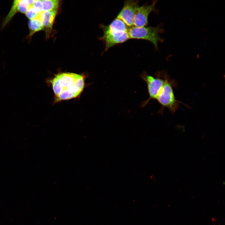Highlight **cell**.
<instances>
[{
  "label": "cell",
  "mask_w": 225,
  "mask_h": 225,
  "mask_svg": "<svg viewBox=\"0 0 225 225\" xmlns=\"http://www.w3.org/2000/svg\"><path fill=\"white\" fill-rule=\"evenodd\" d=\"M84 77L69 72L56 74L50 80L57 101L69 100L79 96L85 86Z\"/></svg>",
  "instance_id": "6da1fadb"
},
{
  "label": "cell",
  "mask_w": 225,
  "mask_h": 225,
  "mask_svg": "<svg viewBox=\"0 0 225 225\" xmlns=\"http://www.w3.org/2000/svg\"><path fill=\"white\" fill-rule=\"evenodd\" d=\"M103 35L101 38L105 45V51L112 47L126 42L130 39L127 25L116 18L107 25H102Z\"/></svg>",
  "instance_id": "7a4b0ae2"
},
{
  "label": "cell",
  "mask_w": 225,
  "mask_h": 225,
  "mask_svg": "<svg viewBox=\"0 0 225 225\" xmlns=\"http://www.w3.org/2000/svg\"><path fill=\"white\" fill-rule=\"evenodd\" d=\"M174 80L171 79L167 73L165 75V82L156 99L161 107L158 113H162L164 108H167L173 114L178 110L182 103L175 97L173 88L176 84Z\"/></svg>",
  "instance_id": "3957f363"
},
{
  "label": "cell",
  "mask_w": 225,
  "mask_h": 225,
  "mask_svg": "<svg viewBox=\"0 0 225 225\" xmlns=\"http://www.w3.org/2000/svg\"><path fill=\"white\" fill-rule=\"evenodd\" d=\"M163 30L160 26L142 27L132 26L128 28L130 39H142L152 42L156 49L158 48V42H163L160 36Z\"/></svg>",
  "instance_id": "277c9868"
},
{
  "label": "cell",
  "mask_w": 225,
  "mask_h": 225,
  "mask_svg": "<svg viewBox=\"0 0 225 225\" xmlns=\"http://www.w3.org/2000/svg\"><path fill=\"white\" fill-rule=\"evenodd\" d=\"M165 73L157 72L152 76L144 72L140 75L142 79L146 83L149 95L148 98L142 102V107L146 106L152 99L156 100L165 82Z\"/></svg>",
  "instance_id": "5b68a950"
},
{
  "label": "cell",
  "mask_w": 225,
  "mask_h": 225,
  "mask_svg": "<svg viewBox=\"0 0 225 225\" xmlns=\"http://www.w3.org/2000/svg\"><path fill=\"white\" fill-rule=\"evenodd\" d=\"M138 0H126L116 18L122 20L128 27L133 25L136 11L139 6Z\"/></svg>",
  "instance_id": "8992f818"
},
{
  "label": "cell",
  "mask_w": 225,
  "mask_h": 225,
  "mask_svg": "<svg viewBox=\"0 0 225 225\" xmlns=\"http://www.w3.org/2000/svg\"><path fill=\"white\" fill-rule=\"evenodd\" d=\"M157 1H154L151 4H144L138 7L134 19V26L142 27L148 25L149 15L151 12L155 11V6Z\"/></svg>",
  "instance_id": "52a82bcc"
},
{
  "label": "cell",
  "mask_w": 225,
  "mask_h": 225,
  "mask_svg": "<svg viewBox=\"0 0 225 225\" xmlns=\"http://www.w3.org/2000/svg\"><path fill=\"white\" fill-rule=\"evenodd\" d=\"M57 10L42 12L40 13L38 18L43 27L47 32L52 28L54 21L57 13Z\"/></svg>",
  "instance_id": "ba28073f"
},
{
  "label": "cell",
  "mask_w": 225,
  "mask_h": 225,
  "mask_svg": "<svg viewBox=\"0 0 225 225\" xmlns=\"http://www.w3.org/2000/svg\"><path fill=\"white\" fill-rule=\"evenodd\" d=\"M29 34L28 38L31 37L35 33L43 29L41 22L38 18L29 20L28 22Z\"/></svg>",
  "instance_id": "9c48e42d"
},
{
  "label": "cell",
  "mask_w": 225,
  "mask_h": 225,
  "mask_svg": "<svg viewBox=\"0 0 225 225\" xmlns=\"http://www.w3.org/2000/svg\"><path fill=\"white\" fill-rule=\"evenodd\" d=\"M18 12H19L18 4V0H16L14 1L10 11L5 18L3 22L2 28H4L8 23L10 22L13 16Z\"/></svg>",
  "instance_id": "30bf717a"
},
{
  "label": "cell",
  "mask_w": 225,
  "mask_h": 225,
  "mask_svg": "<svg viewBox=\"0 0 225 225\" xmlns=\"http://www.w3.org/2000/svg\"><path fill=\"white\" fill-rule=\"evenodd\" d=\"M43 12L57 10L59 5V1L57 0H42Z\"/></svg>",
  "instance_id": "8fae6325"
},
{
  "label": "cell",
  "mask_w": 225,
  "mask_h": 225,
  "mask_svg": "<svg viewBox=\"0 0 225 225\" xmlns=\"http://www.w3.org/2000/svg\"><path fill=\"white\" fill-rule=\"evenodd\" d=\"M25 14L26 17L30 20L37 18L39 15L32 5L29 7Z\"/></svg>",
  "instance_id": "7c38bea8"
},
{
  "label": "cell",
  "mask_w": 225,
  "mask_h": 225,
  "mask_svg": "<svg viewBox=\"0 0 225 225\" xmlns=\"http://www.w3.org/2000/svg\"><path fill=\"white\" fill-rule=\"evenodd\" d=\"M32 6L38 14L43 12L42 4V0H35Z\"/></svg>",
  "instance_id": "4fadbf2b"
}]
</instances>
